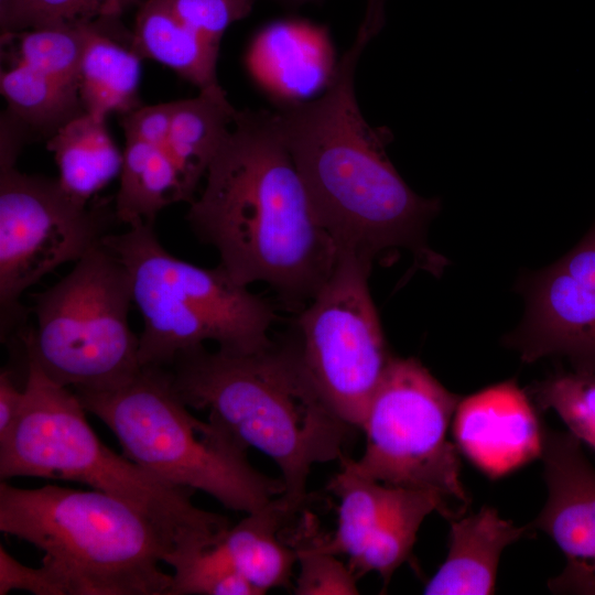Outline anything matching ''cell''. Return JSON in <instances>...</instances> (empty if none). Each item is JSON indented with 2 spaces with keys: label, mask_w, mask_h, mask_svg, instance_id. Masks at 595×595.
<instances>
[{
  "label": "cell",
  "mask_w": 595,
  "mask_h": 595,
  "mask_svg": "<svg viewBox=\"0 0 595 595\" xmlns=\"http://www.w3.org/2000/svg\"><path fill=\"white\" fill-rule=\"evenodd\" d=\"M115 213L72 197L57 178L0 167V333L26 316L22 294L102 242ZM116 218V217H115Z\"/></svg>",
  "instance_id": "obj_11"
},
{
  "label": "cell",
  "mask_w": 595,
  "mask_h": 595,
  "mask_svg": "<svg viewBox=\"0 0 595 595\" xmlns=\"http://www.w3.org/2000/svg\"><path fill=\"white\" fill-rule=\"evenodd\" d=\"M342 469L328 483L339 499L336 530L329 537L312 539L324 552L357 558L375 531L391 494V486L363 476L342 459Z\"/></svg>",
  "instance_id": "obj_25"
},
{
  "label": "cell",
  "mask_w": 595,
  "mask_h": 595,
  "mask_svg": "<svg viewBox=\"0 0 595 595\" xmlns=\"http://www.w3.org/2000/svg\"><path fill=\"white\" fill-rule=\"evenodd\" d=\"M166 368L143 366L116 388L75 393L113 432L123 455L164 483L202 490L246 513L282 495V479L255 469L246 448L188 412Z\"/></svg>",
  "instance_id": "obj_6"
},
{
  "label": "cell",
  "mask_w": 595,
  "mask_h": 595,
  "mask_svg": "<svg viewBox=\"0 0 595 595\" xmlns=\"http://www.w3.org/2000/svg\"><path fill=\"white\" fill-rule=\"evenodd\" d=\"M126 138L115 217L128 226L154 224L158 214L175 202H186L178 172L162 147Z\"/></svg>",
  "instance_id": "obj_24"
},
{
  "label": "cell",
  "mask_w": 595,
  "mask_h": 595,
  "mask_svg": "<svg viewBox=\"0 0 595 595\" xmlns=\"http://www.w3.org/2000/svg\"><path fill=\"white\" fill-rule=\"evenodd\" d=\"M510 342L526 363L562 355L576 367L595 366V228L532 281Z\"/></svg>",
  "instance_id": "obj_12"
},
{
  "label": "cell",
  "mask_w": 595,
  "mask_h": 595,
  "mask_svg": "<svg viewBox=\"0 0 595 595\" xmlns=\"http://www.w3.org/2000/svg\"><path fill=\"white\" fill-rule=\"evenodd\" d=\"M293 549L299 574L294 587L296 595H356L357 577L337 555L318 549L312 540H302Z\"/></svg>",
  "instance_id": "obj_29"
},
{
  "label": "cell",
  "mask_w": 595,
  "mask_h": 595,
  "mask_svg": "<svg viewBox=\"0 0 595 595\" xmlns=\"http://www.w3.org/2000/svg\"><path fill=\"white\" fill-rule=\"evenodd\" d=\"M378 32L361 23L324 94L312 101L282 102L275 113L312 208L338 256L372 267L386 252L405 249L421 269L439 274L445 260L429 247L426 231L441 202L409 187L386 152L392 134L371 127L356 99L357 64Z\"/></svg>",
  "instance_id": "obj_1"
},
{
  "label": "cell",
  "mask_w": 595,
  "mask_h": 595,
  "mask_svg": "<svg viewBox=\"0 0 595 595\" xmlns=\"http://www.w3.org/2000/svg\"><path fill=\"white\" fill-rule=\"evenodd\" d=\"M434 511L447 520L463 515L437 493L392 487L367 545L357 558L349 560L348 566L356 577L376 572L383 584H388L394 571L410 558L422 522Z\"/></svg>",
  "instance_id": "obj_22"
},
{
  "label": "cell",
  "mask_w": 595,
  "mask_h": 595,
  "mask_svg": "<svg viewBox=\"0 0 595 595\" xmlns=\"http://www.w3.org/2000/svg\"><path fill=\"white\" fill-rule=\"evenodd\" d=\"M173 101L140 108L121 116L125 137L136 138L165 149Z\"/></svg>",
  "instance_id": "obj_31"
},
{
  "label": "cell",
  "mask_w": 595,
  "mask_h": 595,
  "mask_svg": "<svg viewBox=\"0 0 595 595\" xmlns=\"http://www.w3.org/2000/svg\"><path fill=\"white\" fill-rule=\"evenodd\" d=\"M0 530L44 552L46 595H167L172 545L129 502L101 490L0 484Z\"/></svg>",
  "instance_id": "obj_4"
},
{
  "label": "cell",
  "mask_w": 595,
  "mask_h": 595,
  "mask_svg": "<svg viewBox=\"0 0 595 595\" xmlns=\"http://www.w3.org/2000/svg\"><path fill=\"white\" fill-rule=\"evenodd\" d=\"M46 148L54 155L61 186L80 203L88 204L120 175L123 152L108 132L106 119L85 112L47 139Z\"/></svg>",
  "instance_id": "obj_23"
},
{
  "label": "cell",
  "mask_w": 595,
  "mask_h": 595,
  "mask_svg": "<svg viewBox=\"0 0 595 595\" xmlns=\"http://www.w3.org/2000/svg\"><path fill=\"white\" fill-rule=\"evenodd\" d=\"M541 458L548 498L530 528L545 532L566 559L549 587L595 594V468L570 432L547 431Z\"/></svg>",
  "instance_id": "obj_13"
},
{
  "label": "cell",
  "mask_w": 595,
  "mask_h": 595,
  "mask_svg": "<svg viewBox=\"0 0 595 595\" xmlns=\"http://www.w3.org/2000/svg\"><path fill=\"white\" fill-rule=\"evenodd\" d=\"M11 589L29 591L36 595H46L40 569L25 566L14 560L0 547V595Z\"/></svg>",
  "instance_id": "obj_32"
},
{
  "label": "cell",
  "mask_w": 595,
  "mask_h": 595,
  "mask_svg": "<svg viewBox=\"0 0 595 595\" xmlns=\"http://www.w3.org/2000/svg\"><path fill=\"white\" fill-rule=\"evenodd\" d=\"M459 400L418 359L393 357L360 429L364 453L347 462L381 484L434 491L465 509L458 448L448 439Z\"/></svg>",
  "instance_id": "obj_9"
},
{
  "label": "cell",
  "mask_w": 595,
  "mask_h": 595,
  "mask_svg": "<svg viewBox=\"0 0 595 595\" xmlns=\"http://www.w3.org/2000/svg\"><path fill=\"white\" fill-rule=\"evenodd\" d=\"M452 430L455 444L487 477H504L541 457L545 431L515 380L459 400Z\"/></svg>",
  "instance_id": "obj_14"
},
{
  "label": "cell",
  "mask_w": 595,
  "mask_h": 595,
  "mask_svg": "<svg viewBox=\"0 0 595 595\" xmlns=\"http://www.w3.org/2000/svg\"><path fill=\"white\" fill-rule=\"evenodd\" d=\"M148 0H0L1 33L61 23L120 19Z\"/></svg>",
  "instance_id": "obj_27"
},
{
  "label": "cell",
  "mask_w": 595,
  "mask_h": 595,
  "mask_svg": "<svg viewBox=\"0 0 595 595\" xmlns=\"http://www.w3.org/2000/svg\"><path fill=\"white\" fill-rule=\"evenodd\" d=\"M2 60L7 62L0 73V90L8 104L6 112L29 141L50 139L85 113L78 87L14 56L2 55Z\"/></svg>",
  "instance_id": "obj_21"
},
{
  "label": "cell",
  "mask_w": 595,
  "mask_h": 595,
  "mask_svg": "<svg viewBox=\"0 0 595 595\" xmlns=\"http://www.w3.org/2000/svg\"><path fill=\"white\" fill-rule=\"evenodd\" d=\"M80 63L79 97L85 112L106 119L142 106L139 96L141 61L132 32L120 19L86 22Z\"/></svg>",
  "instance_id": "obj_17"
},
{
  "label": "cell",
  "mask_w": 595,
  "mask_h": 595,
  "mask_svg": "<svg viewBox=\"0 0 595 595\" xmlns=\"http://www.w3.org/2000/svg\"><path fill=\"white\" fill-rule=\"evenodd\" d=\"M102 244L129 272L143 328L141 367H171L176 356L212 340L220 350L246 354L272 342L275 313L268 300L236 282L218 264L202 268L178 259L160 242L153 224L137 221Z\"/></svg>",
  "instance_id": "obj_7"
},
{
  "label": "cell",
  "mask_w": 595,
  "mask_h": 595,
  "mask_svg": "<svg viewBox=\"0 0 595 595\" xmlns=\"http://www.w3.org/2000/svg\"><path fill=\"white\" fill-rule=\"evenodd\" d=\"M248 65L283 102L301 101L322 84L327 86L336 66L326 32L301 20L277 21L262 29L250 46Z\"/></svg>",
  "instance_id": "obj_15"
},
{
  "label": "cell",
  "mask_w": 595,
  "mask_h": 595,
  "mask_svg": "<svg viewBox=\"0 0 595 595\" xmlns=\"http://www.w3.org/2000/svg\"><path fill=\"white\" fill-rule=\"evenodd\" d=\"M173 386L187 407L209 412L244 448H256L279 467L280 495L294 515L305 502L314 465L342 459L354 430L322 399L283 339L246 354L180 353L171 365Z\"/></svg>",
  "instance_id": "obj_3"
},
{
  "label": "cell",
  "mask_w": 595,
  "mask_h": 595,
  "mask_svg": "<svg viewBox=\"0 0 595 595\" xmlns=\"http://www.w3.org/2000/svg\"><path fill=\"white\" fill-rule=\"evenodd\" d=\"M292 515L279 496L218 536L231 564L259 595L290 584L296 554L279 531Z\"/></svg>",
  "instance_id": "obj_19"
},
{
  "label": "cell",
  "mask_w": 595,
  "mask_h": 595,
  "mask_svg": "<svg viewBox=\"0 0 595 595\" xmlns=\"http://www.w3.org/2000/svg\"><path fill=\"white\" fill-rule=\"evenodd\" d=\"M286 8H299L302 4L313 2L316 0H272ZM385 2L386 0H367V7L365 14L372 15L375 18L385 19Z\"/></svg>",
  "instance_id": "obj_34"
},
{
  "label": "cell",
  "mask_w": 595,
  "mask_h": 595,
  "mask_svg": "<svg viewBox=\"0 0 595 595\" xmlns=\"http://www.w3.org/2000/svg\"><path fill=\"white\" fill-rule=\"evenodd\" d=\"M371 268L338 256L284 337L322 399L353 429H361L393 359L368 285Z\"/></svg>",
  "instance_id": "obj_10"
},
{
  "label": "cell",
  "mask_w": 595,
  "mask_h": 595,
  "mask_svg": "<svg viewBox=\"0 0 595 595\" xmlns=\"http://www.w3.org/2000/svg\"><path fill=\"white\" fill-rule=\"evenodd\" d=\"M133 48L188 80L199 90L218 85L219 46L187 28L167 0H148L137 8Z\"/></svg>",
  "instance_id": "obj_20"
},
{
  "label": "cell",
  "mask_w": 595,
  "mask_h": 595,
  "mask_svg": "<svg viewBox=\"0 0 595 595\" xmlns=\"http://www.w3.org/2000/svg\"><path fill=\"white\" fill-rule=\"evenodd\" d=\"M236 112L219 84L199 90L194 98L173 101L165 150L178 172L187 203L195 198L197 186L227 138Z\"/></svg>",
  "instance_id": "obj_18"
},
{
  "label": "cell",
  "mask_w": 595,
  "mask_h": 595,
  "mask_svg": "<svg viewBox=\"0 0 595 595\" xmlns=\"http://www.w3.org/2000/svg\"><path fill=\"white\" fill-rule=\"evenodd\" d=\"M221 531L188 541L164 559L174 570L167 595H259L219 545Z\"/></svg>",
  "instance_id": "obj_26"
},
{
  "label": "cell",
  "mask_w": 595,
  "mask_h": 595,
  "mask_svg": "<svg viewBox=\"0 0 595 595\" xmlns=\"http://www.w3.org/2000/svg\"><path fill=\"white\" fill-rule=\"evenodd\" d=\"M448 550L424 586L428 595H486L494 593L502 551L519 540L529 527H517L496 509L450 520Z\"/></svg>",
  "instance_id": "obj_16"
},
{
  "label": "cell",
  "mask_w": 595,
  "mask_h": 595,
  "mask_svg": "<svg viewBox=\"0 0 595 595\" xmlns=\"http://www.w3.org/2000/svg\"><path fill=\"white\" fill-rule=\"evenodd\" d=\"M232 126L186 220L236 282H263L286 304L309 303L333 273L337 250L316 218L275 111L237 110Z\"/></svg>",
  "instance_id": "obj_2"
},
{
  "label": "cell",
  "mask_w": 595,
  "mask_h": 595,
  "mask_svg": "<svg viewBox=\"0 0 595 595\" xmlns=\"http://www.w3.org/2000/svg\"><path fill=\"white\" fill-rule=\"evenodd\" d=\"M24 386L21 388L13 372L2 369L0 372V441H3L21 413L24 403Z\"/></svg>",
  "instance_id": "obj_33"
},
{
  "label": "cell",
  "mask_w": 595,
  "mask_h": 595,
  "mask_svg": "<svg viewBox=\"0 0 595 595\" xmlns=\"http://www.w3.org/2000/svg\"><path fill=\"white\" fill-rule=\"evenodd\" d=\"M128 270L102 242L58 282L34 294L35 326L21 334L26 359L74 390L102 391L141 368L139 336L130 328Z\"/></svg>",
  "instance_id": "obj_8"
},
{
  "label": "cell",
  "mask_w": 595,
  "mask_h": 595,
  "mask_svg": "<svg viewBox=\"0 0 595 595\" xmlns=\"http://www.w3.org/2000/svg\"><path fill=\"white\" fill-rule=\"evenodd\" d=\"M24 403L0 441V477L73 480L116 496L147 515L172 550L228 527L224 517L195 507L190 489L172 486L108 448L90 428L75 391L51 380L26 359ZM171 550V551H172Z\"/></svg>",
  "instance_id": "obj_5"
},
{
  "label": "cell",
  "mask_w": 595,
  "mask_h": 595,
  "mask_svg": "<svg viewBox=\"0 0 595 595\" xmlns=\"http://www.w3.org/2000/svg\"><path fill=\"white\" fill-rule=\"evenodd\" d=\"M191 30L219 46L225 31L252 11L256 0H167Z\"/></svg>",
  "instance_id": "obj_30"
},
{
  "label": "cell",
  "mask_w": 595,
  "mask_h": 595,
  "mask_svg": "<svg viewBox=\"0 0 595 595\" xmlns=\"http://www.w3.org/2000/svg\"><path fill=\"white\" fill-rule=\"evenodd\" d=\"M541 409H552L580 442L595 451V366L558 374L533 388Z\"/></svg>",
  "instance_id": "obj_28"
}]
</instances>
